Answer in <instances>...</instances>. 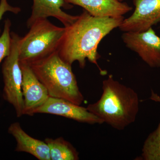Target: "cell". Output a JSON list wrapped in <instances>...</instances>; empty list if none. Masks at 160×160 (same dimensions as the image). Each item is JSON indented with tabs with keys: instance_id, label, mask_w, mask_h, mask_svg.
Returning <instances> with one entry per match:
<instances>
[{
	"instance_id": "obj_1",
	"label": "cell",
	"mask_w": 160,
	"mask_h": 160,
	"mask_svg": "<svg viewBox=\"0 0 160 160\" xmlns=\"http://www.w3.org/2000/svg\"><path fill=\"white\" fill-rule=\"evenodd\" d=\"M124 17H96L84 11L77 19L66 28L58 50L60 58L72 66L76 61L82 69L86 59L98 66V46L113 29L119 27Z\"/></svg>"
},
{
	"instance_id": "obj_2",
	"label": "cell",
	"mask_w": 160,
	"mask_h": 160,
	"mask_svg": "<svg viewBox=\"0 0 160 160\" xmlns=\"http://www.w3.org/2000/svg\"><path fill=\"white\" fill-rule=\"evenodd\" d=\"M102 93L86 109L114 129L122 130L134 122L139 109L138 96L133 89L113 78L104 80Z\"/></svg>"
},
{
	"instance_id": "obj_3",
	"label": "cell",
	"mask_w": 160,
	"mask_h": 160,
	"mask_svg": "<svg viewBox=\"0 0 160 160\" xmlns=\"http://www.w3.org/2000/svg\"><path fill=\"white\" fill-rule=\"evenodd\" d=\"M29 65L47 89L49 97L67 100L79 106L83 103L84 98L72 66L60 58L58 51Z\"/></svg>"
},
{
	"instance_id": "obj_4",
	"label": "cell",
	"mask_w": 160,
	"mask_h": 160,
	"mask_svg": "<svg viewBox=\"0 0 160 160\" xmlns=\"http://www.w3.org/2000/svg\"><path fill=\"white\" fill-rule=\"evenodd\" d=\"M29 31L20 38L19 59L30 64L58 51L66 28L58 27L47 19L38 20L29 27Z\"/></svg>"
},
{
	"instance_id": "obj_5",
	"label": "cell",
	"mask_w": 160,
	"mask_h": 160,
	"mask_svg": "<svg viewBox=\"0 0 160 160\" xmlns=\"http://www.w3.org/2000/svg\"><path fill=\"white\" fill-rule=\"evenodd\" d=\"M11 49L9 54L5 58L2 67L4 86L3 96L4 99L13 106L17 116L23 115L24 100L22 93V73L19 59L18 35L11 33Z\"/></svg>"
},
{
	"instance_id": "obj_6",
	"label": "cell",
	"mask_w": 160,
	"mask_h": 160,
	"mask_svg": "<svg viewBox=\"0 0 160 160\" xmlns=\"http://www.w3.org/2000/svg\"><path fill=\"white\" fill-rule=\"evenodd\" d=\"M122 40L152 68H160V37L152 27L142 32H125Z\"/></svg>"
},
{
	"instance_id": "obj_7",
	"label": "cell",
	"mask_w": 160,
	"mask_h": 160,
	"mask_svg": "<svg viewBox=\"0 0 160 160\" xmlns=\"http://www.w3.org/2000/svg\"><path fill=\"white\" fill-rule=\"evenodd\" d=\"M135 9L131 16L123 20L121 31L142 32L160 22V0H133Z\"/></svg>"
},
{
	"instance_id": "obj_8",
	"label": "cell",
	"mask_w": 160,
	"mask_h": 160,
	"mask_svg": "<svg viewBox=\"0 0 160 160\" xmlns=\"http://www.w3.org/2000/svg\"><path fill=\"white\" fill-rule=\"evenodd\" d=\"M19 62L22 73L23 115L32 116L36 110L46 102L49 96L47 89L38 79L29 64Z\"/></svg>"
},
{
	"instance_id": "obj_9",
	"label": "cell",
	"mask_w": 160,
	"mask_h": 160,
	"mask_svg": "<svg viewBox=\"0 0 160 160\" xmlns=\"http://www.w3.org/2000/svg\"><path fill=\"white\" fill-rule=\"evenodd\" d=\"M36 113L55 115L91 125L104 123L102 120L88 111L86 108L67 100L51 97L36 110L35 114Z\"/></svg>"
},
{
	"instance_id": "obj_10",
	"label": "cell",
	"mask_w": 160,
	"mask_h": 160,
	"mask_svg": "<svg viewBox=\"0 0 160 160\" xmlns=\"http://www.w3.org/2000/svg\"><path fill=\"white\" fill-rule=\"evenodd\" d=\"M64 0H33L32 10L30 17L27 20L28 28L38 20L45 19L52 17L60 21L64 27H68L74 22L78 16L68 14L62 8H71Z\"/></svg>"
},
{
	"instance_id": "obj_11",
	"label": "cell",
	"mask_w": 160,
	"mask_h": 160,
	"mask_svg": "<svg viewBox=\"0 0 160 160\" xmlns=\"http://www.w3.org/2000/svg\"><path fill=\"white\" fill-rule=\"evenodd\" d=\"M68 4L82 7L96 17L118 18L132 10L127 3L118 0H64Z\"/></svg>"
},
{
	"instance_id": "obj_12",
	"label": "cell",
	"mask_w": 160,
	"mask_h": 160,
	"mask_svg": "<svg viewBox=\"0 0 160 160\" xmlns=\"http://www.w3.org/2000/svg\"><path fill=\"white\" fill-rule=\"evenodd\" d=\"M8 132L16 141V151L27 152L40 160H51L49 147L46 142L32 137L18 122L11 124Z\"/></svg>"
},
{
	"instance_id": "obj_13",
	"label": "cell",
	"mask_w": 160,
	"mask_h": 160,
	"mask_svg": "<svg viewBox=\"0 0 160 160\" xmlns=\"http://www.w3.org/2000/svg\"><path fill=\"white\" fill-rule=\"evenodd\" d=\"M44 141L49 146L51 160L79 159V153L76 149L63 138H46Z\"/></svg>"
},
{
	"instance_id": "obj_14",
	"label": "cell",
	"mask_w": 160,
	"mask_h": 160,
	"mask_svg": "<svg viewBox=\"0 0 160 160\" xmlns=\"http://www.w3.org/2000/svg\"><path fill=\"white\" fill-rule=\"evenodd\" d=\"M140 158L139 160H160V120L157 128L145 141Z\"/></svg>"
},
{
	"instance_id": "obj_15",
	"label": "cell",
	"mask_w": 160,
	"mask_h": 160,
	"mask_svg": "<svg viewBox=\"0 0 160 160\" xmlns=\"http://www.w3.org/2000/svg\"><path fill=\"white\" fill-rule=\"evenodd\" d=\"M11 23L9 19L5 22L2 34L0 36V63L9 54L11 49Z\"/></svg>"
},
{
	"instance_id": "obj_16",
	"label": "cell",
	"mask_w": 160,
	"mask_h": 160,
	"mask_svg": "<svg viewBox=\"0 0 160 160\" xmlns=\"http://www.w3.org/2000/svg\"><path fill=\"white\" fill-rule=\"evenodd\" d=\"M21 9L19 7H12L7 2V0H1L0 2V21L5 12H10L15 14L20 12ZM1 32V30H0Z\"/></svg>"
},
{
	"instance_id": "obj_17",
	"label": "cell",
	"mask_w": 160,
	"mask_h": 160,
	"mask_svg": "<svg viewBox=\"0 0 160 160\" xmlns=\"http://www.w3.org/2000/svg\"><path fill=\"white\" fill-rule=\"evenodd\" d=\"M149 98L154 102L160 103V97L152 90H151V96Z\"/></svg>"
},
{
	"instance_id": "obj_18",
	"label": "cell",
	"mask_w": 160,
	"mask_h": 160,
	"mask_svg": "<svg viewBox=\"0 0 160 160\" xmlns=\"http://www.w3.org/2000/svg\"><path fill=\"white\" fill-rule=\"evenodd\" d=\"M118 1H119L120 2H122L124 0H118Z\"/></svg>"
}]
</instances>
